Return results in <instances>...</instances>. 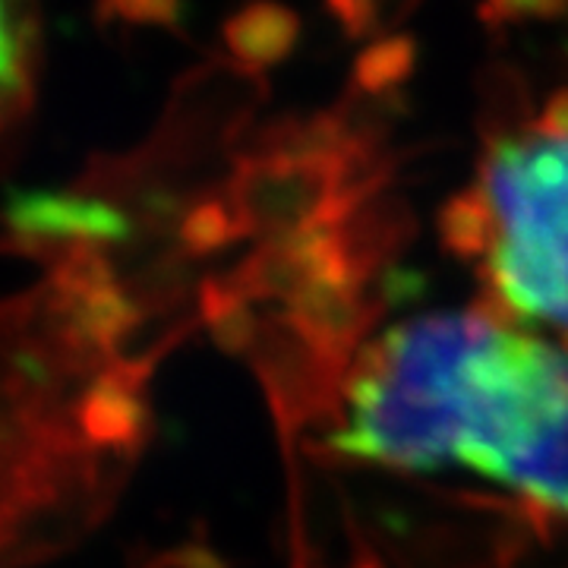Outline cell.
I'll return each instance as SVG.
<instances>
[{
  "label": "cell",
  "instance_id": "cell-8",
  "mask_svg": "<svg viewBox=\"0 0 568 568\" xmlns=\"http://www.w3.org/2000/svg\"><path fill=\"white\" fill-rule=\"evenodd\" d=\"M562 13H568V0H480V20L487 26L556 20Z\"/></svg>",
  "mask_w": 568,
  "mask_h": 568
},
{
  "label": "cell",
  "instance_id": "cell-6",
  "mask_svg": "<svg viewBox=\"0 0 568 568\" xmlns=\"http://www.w3.org/2000/svg\"><path fill=\"white\" fill-rule=\"evenodd\" d=\"M417 63V44L407 36H388L376 39L361 51L354 61V85L369 95H383L398 89L414 73Z\"/></svg>",
  "mask_w": 568,
  "mask_h": 568
},
{
  "label": "cell",
  "instance_id": "cell-7",
  "mask_svg": "<svg viewBox=\"0 0 568 568\" xmlns=\"http://www.w3.org/2000/svg\"><path fill=\"white\" fill-rule=\"evenodd\" d=\"M183 0H99V17L104 22L121 20L130 26H164L178 29Z\"/></svg>",
  "mask_w": 568,
  "mask_h": 568
},
{
  "label": "cell",
  "instance_id": "cell-4",
  "mask_svg": "<svg viewBox=\"0 0 568 568\" xmlns=\"http://www.w3.org/2000/svg\"><path fill=\"white\" fill-rule=\"evenodd\" d=\"M39 17L36 0H0V152L20 133L36 99Z\"/></svg>",
  "mask_w": 568,
  "mask_h": 568
},
{
  "label": "cell",
  "instance_id": "cell-5",
  "mask_svg": "<svg viewBox=\"0 0 568 568\" xmlns=\"http://www.w3.org/2000/svg\"><path fill=\"white\" fill-rule=\"evenodd\" d=\"M231 61L246 73L282 63L301 41V17L282 0H250L222 26Z\"/></svg>",
  "mask_w": 568,
  "mask_h": 568
},
{
  "label": "cell",
  "instance_id": "cell-3",
  "mask_svg": "<svg viewBox=\"0 0 568 568\" xmlns=\"http://www.w3.org/2000/svg\"><path fill=\"white\" fill-rule=\"evenodd\" d=\"M458 465L568 518V342L503 325L474 376Z\"/></svg>",
  "mask_w": 568,
  "mask_h": 568
},
{
  "label": "cell",
  "instance_id": "cell-1",
  "mask_svg": "<svg viewBox=\"0 0 568 568\" xmlns=\"http://www.w3.org/2000/svg\"><path fill=\"white\" fill-rule=\"evenodd\" d=\"M446 237L480 265L493 310L568 342V89L489 136L480 178L446 212Z\"/></svg>",
  "mask_w": 568,
  "mask_h": 568
},
{
  "label": "cell",
  "instance_id": "cell-9",
  "mask_svg": "<svg viewBox=\"0 0 568 568\" xmlns=\"http://www.w3.org/2000/svg\"><path fill=\"white\" fill-rule=\"evenodd\" d=\"M383 3L386 0H325L328 13L342 22V29H345L347 36H354V39H361V36L376 29L379 13H383Z\"/></svg>",
  "mask_w": 568,
  "mask_h": 568
},
{
  "label": "cell",
  "instance_id": "cell-2",
  "mask_svg": "<svg viewBox=\"0 0 568 568\" xmlns=\"http://www.w3.org/2000/svg\"><path fill=\"white\" fill-rule=\"evenodd\" d=\"M503 325L493 306L392 325L351 369L332 446L398 470L458 465L470 386Z\"/></svg>",
  "mask_w": 568,
  "mask_h": 568
}]
</instances>
